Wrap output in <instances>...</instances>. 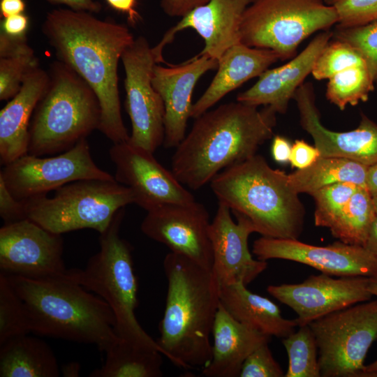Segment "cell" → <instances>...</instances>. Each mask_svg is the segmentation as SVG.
<instances>
[{
  "instance_id": "7c38bea8",
  "label": "cell",
  "mask_w": 377,
  "mask_h": 377,
  "mask_svg": "<svg viewBox=\"0 0 377 377\" xmlns=\"http://www.w3.org/2000/svg\"><path fill=\"white\" fill-rule=\"evenodd\" d=\"M126 91L125 109L131 122L128 142L152 153L163 143L165 108L151 83L156 64L144 36L135 38L121 55Z\"/></svg>"
},
{
  "instance_id": "277c9868",
  "label": "cell",
  "mask_w": 377,
  "mask_h": 377,
  "mask_svg": "<svg viewBox=\"0 0 377 377\" xmlns=\"http://www.w3.org/2000/svg\"><path fill=\"white\" fill-rule=\"evenodd\" d=\"M5 275L25 306L31 332L94 344L103 352L119 339L110 306L78 283L71 269L42 279Z\"/></svg>"
},
{
  "instance_id": "f6af8a7d",
  "label": "cell",
  "mask_w": 377,
  "mask_h": 377,
  "mask_svg": "<svg viewBox=\"0 0 377 377\" xmlns=\"http://www.w3.org/2000/svg\"><path fill=\"white\" fill-rule=\"evenodd\" d=\"M114 10L124 15L131 26H135L141 19L138 11V0H105Z\"/></svg>"
},
{
  "instance_id": "c3c4849f",
  "label": "cell",
  "mask_w": 377,
  "mask_h": 377,
  "mask_svg": "<svg viewBox=\"0 0 377 377\" xmlns=\"http://www.w3.org/2000/svg\"><path fill=\"white\" fill-rule=\"evenodd\" d=\"M26 8L24 0H0V13L1 18L23 13Z\"/></svg>"
},
{
  "instance_id": "83f0119b",
  "label": "cell",
  "mask_w": 377,
  "mask_h": 377,
  "mask_svg": "<svg viewBox=\"0 0 377 377\" xmlns=\"http://www.w3.org/2000/svg\"><path fill=\"white\" fill-rule=\"evenodd\" d=\"M104 364L91 377H160L162 353L127 340L119 339L105 352Z\"/></svg>"
},
{
  "instance_id": "52a82bcc",
  "label": "cell",
  "mask_w": 377,
  "mask_h": 377,
  "mask_svg": "<svg viewBox=\"0 0 377 377\" xmlns=\"http://www.w3.org/2000/svg\"><path fill=\"white\" fill-rule=\"evenodd\" d=\"M125 207L114 215L100 234V250L91 256L84 269H71L73 278L87 290L103 299L116 319L117 335L132 343L165 352L141 327L135 315L138 283L134 272L132 246L119 232Z\"/></svg>"
},
{
  "instance_id": "7dc6e473",
  "label": "cell",
  "mask_w": 377,
  "mask_h": 377,
  "mask_svg": "<svg viewBox=\"0 0 377 377\" xmlns=\"http://www.w3.org/2000/svg\"><path fill=\"white\" fill-rule=\"evenodd\" d=\"M292 145L287 138L276 135L272 145V154L274 160L279 163H287L290 161Z\"/></svg>"
},
{
  "instance_id": "30bf717a",
  "label": "cell",
  "mask_w": 377,
  "mask_h": 377,
  "mask_svg": "<svg viewBox=\"0 0 377 377\" xmlns=\"http://www.w3.org/2000/svg\"><path fill=\"white\" fill-rule=\"evenodd\" d=\"M323 377H361L364 360L377 339V300L352 305L309 324Z\"/></svg>"
},
{
  "instance_id": "ee69618b",
  "label": "cell",
  "mask_w": 377,
  "mask_h": 377,
  "mask_svg": "<svg viewBox=\"0 0 377 377\" xmlns=\"http://www.w3.org/2000/svg\"><path fill=\"white\" fill-rule=\"evenodd\" d=\"M29 27V17L20 13L3 18L1 23V30L12 36H26Z\"/></svg>"
},
{
  "instance_id": "8fae6325",
  "label": "cell",
  "mask_w": 377,
  "mask_h": 377,
  "mask_svg": "<svg viewBox=\"0 0 377 377\" xmlns=\"http://www.w3.org/2000/svg\"><path fill=\"white\" fill-rule=\"evenodd\" d=\"M0 177L20 200L47 195L50 191L77 180L115 179L95 163L87 139L56 155L27 154L3 165Z\"/></svg>"
},
{
  "instance_id": "bcb514c9",
  "label": "cell",
  "mask_w": 377,
  "mask_h": 377,
  "mask_svg": "<svg viewBox=\"0 0 377 377\" xmlns=\"http://www.w3.org/2000/svg\"><path fill=\"white\" fill-rule=\"evenodd\" d=\"M52 4L65 5L68 8L77 11L98 13L102 9L101 4L96 0H46Z\"/></svg>"
},
{
  "instance_id": "cb8c5ba5",
  "label": "cell",
  "mask_w": 377,
  "mask_h": 377,
  "mask_svg": "<svg viewBox=\"0 0 377 377\" xmlns=\"http://www.w3.org/2000/svg\"><path fill=\"white\" fill-rule=\"evenodd\" d=\"M278 60V54L269 49L250 47L242 42L230 47L218 61L217 72L211 83L193 104L191 117H198L230 91L259 77Z\"/></svg>"
},
{
  "instance_id": "e575fe53",
  "label": "cell",
  "mask_w": 377,
  "mask_h": 377,
  "mask_svg": "<svg viewBox=\"0 0 377 377\" xmlns=\"http://www.w3.org/2000/svg\"><path fill=\"white\" fill-rule=\"evenodd\" d=\"M360 64H366L355 48L344 41L334 38L320 53L311 74L316 80H328L344 68Z\"/></svg>"
},
{
  "instance_id": "603a6c76",
  "label": "cell",
  "mask_w": 377,
  "mask_h": 377,
  "mask_svg": "<svg viewBox=\"0 0 377 377\" xmlns=\"http://www.w3.org/2000/svg\"><path fill=\"white\" fill-rule=\"evenodd\" d=\"M50 75L39 66L31 71L20 91L0 111V162L5 165L28 154L29 127Z\"/></svg>"
},
{
  "instance_id": "60d3db41",
  "label": "cell",
  "mask_w": 377,
  "mask_h": 377,
  "mask_svg": "<svg viewBox=\"0 0 377 377\" xmlns=\"http://www.w3.org/2000/svg\"><path fill=\"white\" fill-rule=\"evenodd\" d=\"M320 156V151L315 146L302 140H297L292 145L289 162L293 168L304 169L312 165Z\"/></svg>"
},
{
  "instance_id": "b9f144b4",
  "label": "cell",
  "mask_w": 377,
  "mask_h": 377,
  "mask_svg": "<svg viewBox=\"0 0 377 377\" xmlns=\"http://www.w3.org/2000/svg\"><path fill=\"white\" fill-rule=\"evenodd\" d=\"M33 49L28 45L26 36H12L1 30L0 58L34 55Z\"/></svg>"
},
{
  "instance_id": "9c48e42d",
  "label": "cell",
  "mask_w": 377,
  "mask_h": 377,
  "mask_svg": "<svg viewBox=\"0 0 377 377\" xmlns=\"http://www.w3.org/2000/svg\"><path fill=\"white\" fill-rule=\"evenodd\" d=\"M337 23L334 9L325 0H252L242 17L241 42L286 60L311 35Z\"/></svg>"
},
{
  "instance_id": "ffe728a7",
  "label": "cell",
  "mask_w": 377,
  "mask_h": 377,
  "mask_svg": "<svg viewBox=\"0 0 377 377\" xmlns=\"http://www.w3.org/2000/svg\"><path fill=\"white\" fill-rule=\"evenodd\" d=\"M252 0H209L182 17L152 47L156 64L164 63L163 50L175 35L186 29L195 30L205 45L197 55L219 60L230 47L241 43L240 27L246 8Z\"/></svg>"
},
{
  "instance_id": "681fc988",
  "label": "cell",
  "mask_w": 377,
  "mask_h": 377,
  "mask_svg": "<svg viewBox=\"0 0 377 377\" xmlns=\"http://www.w3.org/2000/svg\"><path fill=\"white\" fill-rule=\"evenodd\" d=\"M364 247L377 257V216L371 225Z\"/></svg>"
},
{
  "instance_id": "7a4b0ae2",
  "label": "cell",
  "mask_w": 377,
  "mask_h": 377,
  "mask_svg": "<svg viewBox=\"0 0 377 377\" xmlns=\"http://www.w3.org/2000/svg\"><path fill=\"white\" fill-rule=\"evenodd\" d=\"M239 101L207 110L195 121L172 157V172L198 190L223 170L256 154L274 135L276 113Z\"/></svg>"
},
{
  "instance_id": "ac0fdd59",
  "label": "cell",
  "mask_w": 377,
  "mask_h": 377,
  "mask_svg": "<svg viewBox=\"0 0 377 377\" xmlns=\"http://www.w3.org/2000/svg\"><path fill=\"white\" fill-rule=\"evenodd\" d=\"M230 209L219 202L216 214L210 222L209 237L213 264L212 272L219 286L236 283L247 286L267 267L266 261L254 259L248 246V239L256 231L252 222L236 214L232 221Z\"/></svg>"
},
{
  "instance_id": "9a60e30c",
  "label": "cell",
  "mask_w": 377,
  "mask_h": 377,
  "mask_svg": "<svg viewBox=\"0 0 377 377\" xmlns=\"http://www.w3.org/2000/svg\"><path fill=\"white\" fill-rule=\"evenodd\" d=\"M209 216L201 203L164 204L147 212L140 229L150 239L167 246L212 270L213 256L209 237Z\"/></svg>"
},
{
  "instance_id": "5bb4252c",
  "label": "cell",
  "mask_w": 377,
  "mask_h": 377,
  "mask_svg": "<svg viewBox=\"0 0 377 377\" xmlns=\"http://www.w3.org/2000/svg\"><path fill=\"white\" fill-rule=\"evenodd\" d=\"M109 156L115 166V180L128 187L134 203L147 212L164 204L195 202L193 195L154 153L127 141L113 144Z\"/></svg>"
},
{
  "instance_id": "f1b7e54d",
  "label": "cell",
  "mask_w": 377,
  "mask_h": 377,
  "mask_svg": "<svg viewBox=\"0 0 377 377\" xmlns=\"http://www.w3.org/2000/svg\"><path fill=\"white\" fill-rule=\"evenodd\" d=\"M368 169V166L350 159L320 156L309 167L288 175V180L299 194L311 195L324 186L339 182L367 187Z\"/></svg>"
},
{
  "instance_id": "816d5d0a",
  "label": "cell",
  "mask_w": 377,
  "mask_h": 377,
  "mask_svg": "<svg viewBox=\"0 0 377 377\" xmlns=\"http://www.w3.org/2000/svg\"><path fill=\"white\" fill-rule=\"evenodd\" d=\"M80 368L77 362H71L63 365L61 373L65 377H77L80 376Z\"/></svg>"
},
{
  "instance_id": "5b68a950",
  "label": "cell",
  "mask_w": 377,
  "mask_h": 377,
  "mask_svg": "<svg viewBox=\"0 0 377 377\" xmlns=\"http://www.w3.org/2000/svg\"><path fill=\"white\" fill-rule=\"evenodd\" d=\"M219 202L247 217L263 237L297 239L304 226V207L288 175L255 154L218 173L210 182Z\"/></svg>"
},
{
  "instance_id": "ba28073f",
  "label": "cell",
  "mask_w": 377,
  "mask_h": 377,
  "mask_svg": "<svg viewBox=\"0 0 377 377\" xmlns=\"http://www.w3.org/2000/svg\"><path fill=\"white\" fill-rule=\"evenodd\" d=\"M24 202L27 219L52 232L92 229L101 234L134 198L131 189L115 179H82L58 188L52 198Z\"/></svg>"
},
{
  "instance_id": "db71d44e",
  "label": "cell",
  "mask_w": 377,
  "mask_h": 377,
  "mask_svg": "<svg viewBox=\"0 0 377 377\" xmlns=\"http://www.w3.org/2000/svg\"><path fill=\"white\" fill-rule=\"evenodd\" d=\"M368 289L372 295L377 296V272L369 277Z\"/></svg>"
},
{
  "instance_id": "f907efd6",
  "label": "cell",
  "mask_w": 377,
  "mask_h": 377,
  "mask_svg": "<svg viewBox=\"0 0 377 377\" xmlns=\"http://www.w3.org/2000/svg\"><path fill=\"white\" fill-rule=\"evenodd\" d=\"M367 187L372 196L377 195V163L369 167Z\"/></svg>"
},
{
  "instance_id": "1f68e13d",
  "label": "cell",
  "mask_w": 377,
  "mask_h": 377,
  "mask_svg": "<svg viewBox=\"0 0 377 377\" xmlns=\"http://www.w3.org/2000/svg\"><path fill=\"white\" fill-rule=\"evenodd\" d=\"M288 357V367L285 377H320L318 347L309 325L300 326L282 340Z\"/></svg>"
},
{
  "instance_id": "484cf974",
  "label": "cell",
  "mask_w": 377,
  "mask_h": 377,
  "mask_svg": "<svg viewBox=\"0 0 377 377\" xmlns=\"http://www.w3.org/2000/svg\"><path fill=\"white\" fill-rule=\"evenodd\" d=\"M219 298L234 318L266 335L283 339L298 326L295 319L284 318L272 300L251 292L243 283L220 286Z\"/></svg>"
},
{
  "instance_id": "2e32d148",
  "label": "cell",
  "mask_w": 377,
  "mask_h": 377,
  "mask_svg": "<svg viewBox=\"0 0 377 377\" xmlns=\"http://www.w3.org/2000/svg\"><path fill=\"white\" fill-rule=\"evenodd\" d=\"M369 277L311 275L302 283L271 285L267 292L297 314V325L312 321L358 302L369 301L372 295L368 289Z\"/></svg>"
},
{
  "instance_id": "6da1fadb",
  "label": "cell",
  "mask_w": 377,
  "mask_h": 377,
  "mask_svg": "<svg viewBox=\"0 0 377 377\" xmlns=\"http://www.w3.org/2000/svg\"><path fill=\"white\" fill-rule=\"evenodd\" d=\"M42 33L58 60L96 94L101 108L98 131L113 144L127 142L130 135L121 113L117 67L135 40L128 27L89 12L59 8L47 13Z\"/></svg>"
},
{
  "instance_id": "d6a6232c",
  "label": "cell",
  "mask_w": 377,
  "mask_h": 377,
  "mask_svg": "<svg viewBox=\"0 0 377 377\" xmlns=\"http://www.w3.org/2000/svg\"><path fill=\"white\" fill-rule=\"evenodd\" d=\"M31 332L29 316L21 298L7 276L0 273V345Z\"/></svg>"
},
{
  "instance_id": "8d00e7d4",
  "label": "cell",
  "mask_w": 377,
  "mask_h": 377,
  "mask_svg": "<svg viewBox=\"0 0 377 377\" xmlns=\"http://www.w3.org/2000/svg\"><path fill=\"white\" fill-rule=\"evenodd\" d=\"M39 66L35 55L0 58V100L13 98L21 89L27 74Z\"/></svg>"
},
{
  "instance_id": "ab89813d",
  "label": "cell",
  "mask_w": 377,
  "mask_h": 377,
  "mask_svg": "<svg viewBox=\"0 0 377 377\" xmlns=\"http://www.w3.org/2000/svg\"><path fill=\"white\" fill-rule=\"evenodd\" d=\"M0 216L4 223L27 219L24 200L15 198L0 177Z\"/></svg>"
},
{
  "instance_id": "d4e9b609",
  "label": "cell",
  "mask_w": 377,
  "mask_h": 377,
  "mask_svg": "<svg viewBox=\"0 0 377 377\" xmlns=\"http://www.w3.org/2000/svg\"><path fill=\"white\" fill-rule=\"evenodd\" d=\"M212 355L202 368L207 377L239 376L246 357L260 346L269 343L271 337L263 334L234 318L221 302L215 316L212 332Z\"/></svg>"
},
{
  "instance_id": "e0dca14e",
  "label": "cell",
  "mask_w": 377,
  "mask_h": 377,
  "mask_svg": "<svg viewBox=\"0 0 377 377\" xmlns=\"http://www.w3.org/2000/svg\"><path fill=\"white\" fill-rule=\"evenodd\" d=\"M252 252L258 260L295 261L330 276L369 277L377 272L376 256L364 246L341 241L320 246L262 236L254 241Z\"/></svg>"
},
{
  "instance_id": "7bdbcfd3",
  "label": "cell",
  "mask_w": 377,
  "mask_h": 377,
  "mask_svg": "<svg viewBox=\"0 0 377 377\" xmlns=\"http://www.w3.org/2000/svg\"><path fill=\"white\" fill-rule=\"evenodd\" d=\"M209 0H160L163 12L170 17H182L194 8Z\"/></svg>"
},
{
  "instance_id": "4dcf8cb0",
  "label": "cell",
  "mask_w": 377,
  "mask_h": 377,
  "mask_svg": "<svg viewBox=\"0 0 377 377\" xmlns=\"http://www.w3.org/2000/svg\"><path fill=\"white\" fill-rule=\"evenodd\" d=\"M374 81L366 64L355 65L340 71L328 79L326 98L343 110L348 105L367 101L374 89Z\"/></svg>"
},
{
  "instance_id": "7402d4cb",
  "label": "cell",
  "mask_w": 377,
  "mask_h": 377,
  "mask_svg": "<svg viewBox=\"0 0 377 377\" xmlns=\"http://www.w3.org/2000/svg\"><path fill=\"white\" fill-rule=\"evenodd\" d=\"M333 32L323 31L286 64L267 69L249 89L237 96V101L253 106H269L276 113L285 114L298 88L311 73L321 51L332 38Z\"/></svg>"
},
{
  "instance_id": "11a10c76",
  "label": "cell",
  "mask_w": 377,
  "mask_h": 377,
  "mask_svg": "<svg viewBox=\"0 0 377 377\" xmlns=\"http://www.w3.org/2000/svg\"><path fill=\"white\" fill-rule=\"evenodd\" d=\"M373 202H374L376 213L377 214V195L373 196Z\"/></svg>"
},
{
  "instance_id": "8992f818",
  "label": "cell",
  "mask_w": 377,
  "mask_h": 377,
  "mask_svg": "<svg viewBox=\"0 0 377 377\" xmlns=\"http://www.w3.org/2000/svg\"><path fill=\"white\" fill-rule=\"evenodd\" d=\"M47 88L34 112L28 154L52 156L69 150L98 130L99 101L90 86L60 61L50 65Z\"/></svg>"
},
{
  "instance_id": "f35d334b",
  "label": "cell",
  "mask_w": 377,
  "mask_h": 377,
  "mask_svg": "<svg viewBox=\"0 0 377 377\" xmlns=\"http://www.w3.org/2000/svg\"><path fill=\"white\" fill-rule=\"evenodd\" d=\"M240 377H281L283 371L274 358L268 346L264 343L256 348L244 362Z\"/></svg>"
},
{
  "instance_id": "3957f363",
  "label": "cell",
  "mask_w": 377,
  "mask_h": 377,
  "mask_svg": "<svg viewBox=\"0 0 377 377\" xmlns=\"http://www.w3.org/2000/svg\"><path fill=\"white\" fill-rule=\"evenodd\" d=\"M163 268L168 291L156 341L177 366L202 369L212 355L210 335L220 304L219 284L212 270L171 251Z\"/></svg>"
},
{
  "instance_id": "836d02e7",
  "label": "cell",
  "mask_w": 377,
  "mask_h": 377,
  "mask_svg": "<svg viewBox=\"0 0 377 377\" xmlns=\"http://www.w3.org/2000/svg\"><path fill=\"white\" fill-rule=\"evenodd\" d=\"M359 187L360 186L353 183L339 182L313 193L311 195L316 203L315 225L329 229Z\"/></svg>"
},
{
  "instance_id": "74e56055",
  "label": "cell",
  "mask_w": 377,
  "mask_h": 377,
  "mask_svg": "<svg viewBox=\"0 0 377 377\" xmlns=\"http://www.w3.org/2000/svg\"><path fill=\"white\" fill-rule=\"evenodd\" d=\"M337 15V27L350 28L377 20V0H325Z\"/></svg>"
},
{
  "instance_id": "4fadbf2b",
  "label": "cell",
  "mask_w": 377,
  "mask_h": 377,
  "mask_svg": "<svg viewBox=\"0 0 377 377\" xmlns=\"http://www.w3.org/2000/svg\"><path fill=\"white\" fill-rule=\"evenodd\" d=\"M64 239L29 219L0 228V269L6 275L42 279L66 275Z\"/></svg>"
},
{
  "instance_id": "d6986e66",
  "label": "cell",
  "mask_w": 377,
  "mask_h": 377,
  "mask_svg": "<svg viewBox=\"0 0 377 377\" xmlns=\"http://www.w3.org/2000/svg\"><path fill=\"white\" fill-rule=\"evenodd\" d=\"M293 99L301 126L312 137L320 156L345 158L368 167L377 163V124L369 117L362 114L359 126L352 131H333L321 123L311 82H304Z\"/></svg>"
},
{
  "instance_id": "44dd1931",
  "label": "cell",
  "mask_w": 377,
  "mask_h": 377,
  "mask_svg": "<svg viewBox=\"0 0 377 377\" xmlns=\"http://www.w3.org/2000/svg\"><path fill=\"white\" fill-rule=\"evenodd\" d=\"M217 67L218 60L205 55L169 67L158 64L154 66L151 83L165 108L164 147L176 148L185 138L195 84L205 73Z\"/></svg>"
},
{
  "instance_id": "f546056e",
  "label": "cell",
  "mask_w": 377,
  "mask_h": 377,
  "mask_svg": "<svg viewBox=\"0 0 377 377\" xmlns=\"http://www.w3.org/2000/svg\"><path fill=\"white\" fill-rule=\"evenodd\" d=\"M376 216L372 195L367 187L360 186L351 196L329 230L339 241L364 246Z\"/></svg>"
},
{
  "instance_id": "4316f807",
  "label": "cell",
  "mask_w": 377,
  "mask_h": 377,
  "mask_svg": "<svg viewBox=\"0 0 377 377\" xmlns=\"http://www.w3.org/2000/svg\"><path fill=\"white\" fill-rule=\"evenodd\" d=\"M61 371L51 348L27 334L0 345L1 377H58Z\"/></svg>"
},
{
  "instance_id": "d590c367",
  "label": "cell",
  "mask_w": 377,
  "mask_h": 377,
  "mask_svg": "<svg viewBox=\"0 0 377 377\" xmlns=\"http://www.w3.org/2000/svg\"><path fill=\"white\" fill-rule=\"evenodd\" d=\"M332 32V38L348 43L358 52L377 82V20L355 27H336Z\"/></svg>"
},
{
  "instance_id": "f5cc1de1",
  "label": "cell",
  "mask_w": 377,
  "mask_h": 377,
  "mask_svg": "<svg viewBox=\"0 0 377 377\" xmlns=\"http://www.w3.org/2000/svg\"><path fill=\"white\" fill-rule=\"evenodd\" d=\"M361 377H377V360L369 365H365Z\"/></svg>"
}]
</instances>
